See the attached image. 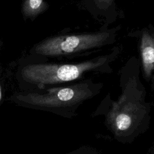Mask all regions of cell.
<instances>
[{
    "label": "cell",
    "mask_w": 154,
    "mask_h": 154,
    "mask_svg": "<svg viewBox=\"0 0 154 154\" xmlns=\"http://www.w3.org/2000/svg\"><path fill=\"white\" fill-rule=\"evenodd\" d=\"M116 118V125L117 129L121 131H125L130 128L132 123V119L129 115L123 111H122Z\"/></svg>",
    "instance_id": "cell-7"
},
{
    "label": "cell",
    "mask_w": 154,
    "mask_h": 154,
    "mask_svg": "<svg viewBox=\"0 0 154 154\" xmlns=\"http://www.w3.org/2000/svg\"><path fill=\"white\" fill-rule=\"evenodd\" d=\"M2 45H3V42L0 39V49L2 47Z\"/></svg>",
    "instance_id": "cell-9"
},
{
    "label": "cell",
    "mask_w": 154,
    "mask_h": 154,
    "mask_svg": "<svg viewBox=\"0 0 154 154\" xmlns=\"http://www.w3.org/2000/svg\"><path fill=\"white\" fill-rule=\"evenodd\" d=\"M120 52V47L116 46L106 54L73 63H33L21 59L16 80L24 91H33L91 78L96 75L110 74L113 71L112 64Z\"/></svg>",
    "instance_id": "cell-1"
},
{
    "label": "cell",
    "mask_w": 154,
    "mask_h": 154,
    "mask_svg": "<svg viewBox=\"0 0 154 154\" xmlns=\"http://www.w3.org/2000/svg\"><path fill=\"white\" fill-rule=\"evenodd\" d=\"M103 84L91 78L68 85L51 87L38 91L16 92L8 99L17 105L30 107L58 108L74 106L97 94Z\"/></svg>",
    "instance_id": "cell-3"
},
{
    "label": "cell",
    "mask_w": 154,
    "mask_h": 154,
    "mask_svg": "<svg viewBox=\"0 0 154 154\" xmlns=\"http://www.w3.org/2000/svg\"><path fill=\"white\" fill-rule=\"evenodd\" d=\"M138 48L143 76L149 82L153 81L154 71V29L152 24L140 31Z\"/></svg>",
    "instance_id": "cell-4"
},
{
    "label": "cell",
    "mask_w": 154,
    "mask_h": 154,
    "mask_svg": "<svg viewBox=\"0 0 154 154\" xmlns=\"http://www.w3.org/2000/svg\"><path fill=\"white\" fill-rule=\"evenodd\" d=\"M120 26L109 28L104 25L95 32L62 34L46 37L34 44L23 60L47 62L49 59L73 60L95 54L102 48L114 45Z\"/></svg>",
    "instance_id": "cell-2"
},
{
    "label": "cell",
    "mask_w": 154,
    "mask_h": 154,
    "mask_svg": "<svg viewBox=\"0 0 154 154\" xmlns=\"http://www.w3.org/2000/svg\"><path fill=\"white\" fill-rule=\"evenodd\" d=\"M49 8L46 0H22L21 14L25 21H34L39 16L45 13Z\"/></svg>",
    "instance_id": "cell-6"
},
{
    "label": "cell",
    "mask_w": 154,
    "mask_h": 154,
    "mask_svg": "<svg viewBox=\"0 0 154 154\" xmlns=\"http://www.w3.org/2000/svg\"><path fill=\"white\" fill-rule=\"evenodd\" d=\"M82 7L95 19L109 26L119 17L116 0H80Z\"/></svg>",
    "instance_id": "cell-5"
},
{
    "label": "cell",
    "mask_w": 154,
    "mask_h": 154,
    "mask_svg": "<svg viewBox=\"0 0 154 154\" xmlns=\"http://www.w3.org/2000/svg\"><path fill=\"white\" fill-rule=\"evenodd\" d=\"M2 75L3 67L1 62L0 61V104L1 103L3 99V84H2Z\"/></svg>",
    "instance_id": "cell-8"
}]
</instances>
